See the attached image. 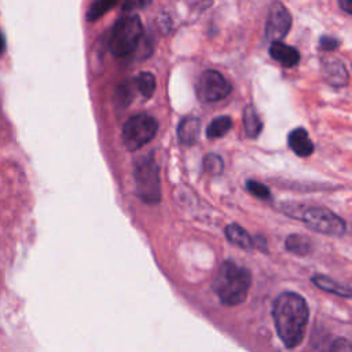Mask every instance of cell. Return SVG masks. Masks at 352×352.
<instances>
[{
  "label": "cell",
  "instance_id": "44dd1931",
  "mask_svg": "<svg viewBox=\"0 0 352 352\" xmlns=\"http://www.w3.org/2000/svg\"><path fill=\"white\" fill-rule=\"evenodd\" d=\"M247 189L258 198L260 200H269L271 197V193H270V189L262 183V182H256V180H248L247 183Z\"/></svg>",
  "mask_w": 352,
  "mask_h": 352
},
{
  "label": "cell",
  "instance_id": "484cf974",
  "mask_svg": "<svg viewBox=\"0 0 352 352\" xmlns=\"http://www.w3.org/2000/svg\"><path fill=\"white\" fill-rule=\"evenodd\" d=\"M185 2H186L190 8L204 10V9L209 8V6L213 3V0H185Z\"/></svg>",
  "mask_w": 352,
  "mask_h": 352
},
{
  "label": "cell",
  "instance_id": "5bb4252c",
  "mask_svg": "<svg viewBox=\"0 0 352 352\" xmlns=\"http://www.w3.org/2000/svg\"><path fill=\"white\" fill-rule=\"evenodd\" d=\"M312 282L316 285V288H319V289H322V290H325L327 293H333V295H337V296H341V297H347V299L352 297V288L351 286L338 284V282L333 281L329 277L315 275V277H312Z\"/></svg>",
  "mask_w": 352,
  "mask_h": 352
},
{
  "label": "cell",
  "instance_id": "7402d4cb",
  "mask_svg": "<svg viewBox=\"0 0 352 352\" xmlns=\"http://www.w3.org/2000/svg\"><path fill=\"white\" fill-rule=\"evenodd\" d=\"M137 88L135 83H126L119 88V98L123 105H128L134 99V90Z\"/></svg>",
  "mask_w": 352,
  "mask_h": 352
},
{
  "label": "cell",
  "instance_id": "7a4b0ae2",
  "mask_svg": "<svg viewBox=\"0 0 352 352\" xmlns=\"http://www.w3.org/2000/svg\"><path fill=\"white\" fill-rule=\"evenodd\" d=\"M252 284L251 271L231 260L224 262L213 281V292L224 306L241 304L249 292Z\"/></svg>",
  "mask_w": 352,
  "mask_h": 352
},
{
  "label": "cell",
  "instance_id": "8992f818",
  "mask_svg": "<svg viewBox=\"0 0 352 352\" xmlns=\"http://www.w3.org/2000/svg\"><path fill=\"white\" fill-rule=\"evenodd\" d=\"M300 219L308 228L319 234H325V236L340 237L345 232L344 220L326 208H306L303 209Z\"/></svg>",
  "mask_w": 352,
  "mask_h": 352
},
{
  "label": "cell",
  "instance_id": "ffe728a7",
  "mask_svg": "<svg viewBox=\"0 0 352 352\" xmlns=\"http://www.w3.org/2000/svg\"><path fill=\"white\" fill-rule=\"evenodd\" d=\"M202 167H204L205 172H208L211 175H220L223 172L224 163H223L221 157L217 154H206L204 157Z\"/></svg>",
  "mask_w": 352,
  "mask_h": 352
},
{
  "label": "cell",
  "instance_id": "277c9868",
  "mask_svg": "<svg viewBox=\"0 0 352 352\" xmlns=\"http://www.w3.org/2000/svg\"><path fill=\"white\" fill-rule=\"evenodd\" d=\"M157 131H159V123L154 117L145 113L133 116L131 119L124 124V128H123L124 146L128 150L135 152L146 146L149 142H152Z\"/></svg>",
  "mask_w": 352,
  "mask_h": 352
},
{
  "label": "cell",
  "instance_id": "4fadbf2b",
  "mask_svg": "<svg viewBox=\"0 0 352 352\" xmlns=\"http://www.w3.org/2000/svg\"><path fill=\"white\" fill-rule=\"evenodd\" d=\"M226 237L227 240L237 245L241 249H252L255 247L254 239L249 236L248 231L243 228L240 224H230L226 227Z\"/></svg>",
  "mask_w": 352,
  "mask_h": 352
},
{
  "label": "cell",
  "instance_id": "d6986e66",
  "mask_svg": "<svg viewBox=\"0 0 352 352\" xmlns=\"http://www.w3.org/2000/svg\"><path fill=\"white\" fill-rule=\"evenodd\" d=\"M122 2V0H98L95 2L91 9L87 13V20L88 21H95L99 17H102L106 12H109L110 9H113L117 3Z\"/></svg>",
  "mask_w": 352,
  "mask_h": 352
},
{
  "label": "cell",
  "instance_id": "7c38bea8",
  "mask_svg": "<svg viewBox=\"0 0 352 352\" xmlns=\"http://www.w3.org/2000/svg\"><path fill=\"white\" fill-rule=\"evenodd\" d=\"M200 131H201V124L197 117L186 116L178 127L179 141L186 146H191V145L197 144Z\"/></svg>",
  "mask_w": 352,
  "mask_h": 352
},
{
  "label": "cell",
  "instance_id": "ba28073f",
  "mask_svg": "<svg viewBox=\"0 0 352 352\" xmlns=\"http://www.w3.org/2000/svg\"><path fill=\"white\" fill-rule=\"evenodd\" d=\"M292 27V16L289 10L282 3H274L270 9L267 25H266V38L271 43L282 42V39L289 33Z\"/></svg>",
  "mask_w": 352,
  "mask_h": 352
},
{
  "label": "cell",
  "instance_id": "30bf717a",
  "mask_svg": "<svg viewBox=\"0 0 352 352\" xmlns=\"http://www.w3.org/2000/svg\"><path fill=\"white\" fill-rule=\"evenodd\" d=\"M270 55L285 68L296 66L300 61V53L295 47L288 46L282 42L271 43Z\"/></svg>",
  "mask_w": 352,
  "mask_h": 352
},
{
  "label": "cell",
  "instance_id": "5b68a950",
  "mask_svg": "<svg viewBox=\"0 0 352 352\" xmlns=\"http://www.w3.org/2000/svg\"><path fill=\"white\" fill-rule=\"evenodd\" d=\"M135 182L139 197L148 204H157L161 200V183L159 167L153 156L141 159L135 167Z\"/></svg>",
  "mask_w": 352,
  "mask_h": 352
},
{
  "label": "cell",
  "instance_id": "2e32d148",
  "mask_svg": "<svg viewBox=\"0 0 352 352\" xmlns=\"http://www.w3.org/2000/svg\"><path fill=\"white\" fill-rule=\"evenodd\" d=\"M285 247L289 252L297 256H307L312 251L311 241L307 237L300 236V234H292V236H289L286 239Z\"/></svg>",
  "mask_w": 352,
  "mask_h": 352
},
{
  "label": "cell",
  "instance_id": "83f0119b",
  "mask_svg": "<svg viewBox=\"0 0 352 352\" xmlns=\"http://www.w3.org/2000/svg\"><path fill=\"white\" fill-rule=\"evenodd\" d=\"M5 46H6V43H5V38H3V35H2V33H0V54L3 53Z\"/></svg>",
  "mask_w": 352,
  "mask_h": 352
},
{
  "label": "cell",
  "instance_id": "9c48e42d",
  "mask_svg": "<svg viewBox=\"0 0 352 352\" xmlns=\"http://www.w3.org/2000/svg\"><path fill=\"white\" fill-rule=\"evenodd\" d=\"M322 75H323V79L330 85H334V87H344L348 84V80H349L347 68L340 59H336V58H329L323 61Z\"/></svg>",
  "mask_w": 352,
  "mask_h": 352
},
{
  "label": "cell",
  "instance_id": "8fae6325",
  "mask_svg": "<svg viewBox=\"0 0 352 352\" xmlns=\"http://www.w3.org/2000/svg\"><path fill=\"white\" fill-rule=\"evenodd\" d=\"M288 144L289 148L300 157H310L314 153V144L311 142L308 133L301 127L293 130L289 134Z\"/></svg>",
  "mask_w": 352,
  "mask_h": 352
},
{
  "label": "cell",
  "instance_id": "ac0fdd59",
  "mask_svg": "<svg viewBox=\"0 0 352 352\" xmlns=\"http://www.w3.org/2000/svg\"><path fill=\"white\" fill-rule=\"evenodd\" d=\"M137 90L145 96L150 98L156 91V77L150 72H142L135 80Z\"/></svg>",
  "mask_w": 352,
  "mask_h": 352
},
{
  "label": "cell",
  "instance_id": "e0dca14e",
  "mask_svg": "<svg viewBox=\"0 0 352 352\" xmlns=\"http://www.w3.org/2000/svg\"><path fill=\"white\" fill-rule=\"evenodd\" d=\"M232 127V120L230 119L228 116H220L217 119H215L213 122H211V124L206 128V137L211 139H217L224 137Z\"/></svg>",
  "mask_w": 352,
  "mask_h": 352
},
{
  "label": "cell",
  "instance_id": "d4e9b609",
  "mask_svg": "<svg viewBox=\"0 0 352 352\" xmlns=\"http://www.w3.org/2000/svg\"><path fill=\"white\" fill-rule=\"evenodd\" d=\"M330 352H352V344L345 338H337L331 344Z\"/></svg>",
  "mask_w": 352,
  "mask_h": 352
},
{
  "label": "cell",
  "instance_id": "3957f363",
  "mask_svg": "<svg viewBox=\"0 0 352 352\" xmlns=\"http://www.w3.org/2000/svg\"><path fill=\"white\" fill-rule=\"evenodd\" d=\"M144 25L138 16H127L116 23L110 40L109 49L117 58H123L134 53L142 39Z\"/></svg>",
  "mask_w": 352,
  "mask_h": 352
},
{
  "label": "cell",
  "instance_id": "603a6c76",
  "mask_svg": "<svg viewBox=\"0 0 352 352\" xmlns=\"http://www.w3.org/2000/svg\"><path fill=\"white\" fill-rule=\"evenodd\" d=\"M152 3V0H122V8L124 12H133L138 9H145Z\"/></svg>",
  "mask_w": 352,
  "mask_h": 352
},
{
  "label": "cell",
  "instance_id": "cb8c5ba5",
  "mask_svg": "<svg viewBox=\"0 0 352 352\" xmlns=\"http://www.w3.org/2000/svg\"><path fill=\"white\" fill-rule=\"evenodd\" d=\"M340 46V42L331 36H322L319 39V47L323 51H333Z\"/></svg>",
  "mask_w": 352,
  "mask_h": 352
},
{
  "label": "cell",
  "instance_id": "52a82bcc",
  "mask_svg": "<svg viewBox=\"0 0 352 352\" xmlns=\"http://www.w3.org/2000/svg\"><path fill=\"white\" fill-rule=\"evenodd\" d=\"M231 92V84L217 70H206L198 80L197 94L202 102H217Z\"/></svg>",
  "mask_w": 352,
  "mask_h": 352
},
{
  "label": "cell",
  "instance_id": "6da1fadb",
  "mask_svg": "<svg viewBox=\"0 0 352 352\" xmlns=\"http://www.w3.org/2000/svg\"><path fill=\"white\" fill-rule=\"evenodd\" d=\"M277 333L286 348H296L304 338L310 319L306 299L295 292L281 293L273 307Z\"/></svg>",
  "mask_w": 352,
  "mask_h": 352
},
{
  "label": "cell",
  "instance_id": "9a60e30c",
  "mask_svg": "<svg viewBox=\"0 0 352 352\" xmlns=\"http://www.w3.org/2000/svg\"><path fill=\"white\" fill-rule=\"evenodd\" d=\"M244 127H245V133L249 138L259 137L263 130V123H262L260 116H259L258 110L255 109V106H252V105H248L244 109Z\"/></svg>",
  "mask_w": 352,
  "mask_h": 352
},
{
  "label": "cell",
  "instance_id": "4316f807",
  "mask_svg": "<svg viewBox=\"0 0 352 352\" xmlns=\"http://www.w3.org/2000/svg\"><path fill=\"white\" fill-rule=\"evenodd\" d=\"M338 5L345 13L352 16V0H338Z\"/></svg>",
  "mask_w": 352,
  "mask_h": 352
}]
</instances>
